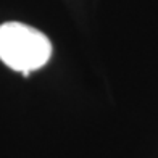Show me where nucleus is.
Wrapping results in <instances>:
<instances>
[{
	"mask_svg": "<svg viewBox=\"0 0 158 158\" xmlns=\"http://www.w3.org/2000/svg\"><path fill=\"white\" fill-rule=\"evenodd\" d=\"M52 56V42L44 32L18 21L0 24V60L6 66L29 76Z\"/></svg>",
	"mask_w": 158,
	"mask_h": 158,
	"instance_id": "nucleus-1",
	"label": "nucleus"
}]
</instances>
